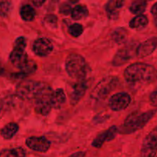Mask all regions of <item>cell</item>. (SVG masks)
Segmentation results:
<instances>
[{
	"label": "cell",
	"instance_id": "8d00e7d4",
	"mask_svg": "<svg viewBox=\"0 0 157 157\" xmlns=\"http://www.w3.org/2000/svg\"><path fill=\"white\" fill-rule=\"evenodd\" d=\"M2 110V105H1V104H0V115H1Z\"/></svg>",
	"mask_w": 157,
	"mask_h": 157
},
{
	"label": "cell",
	"instance_id": "4316f807",
	"mask_svg": "<svg viewBox=\"0 0 157 157\" xmlns=\"http://www.w3.org/2000/svg\"><path fill=\"white\" fill-rule=\"evenodd\" d=\"M12 10V4L9 2H0V16L6 17L9 15Z\"/></svg>",
	"mask_w": 157,
	"mask_h": 157
},
{
	"label": "cell",
	"instance_id": "83f0119b",
	"mask_svg": "<svg viewBox=\"0 0 157 157\" xmlns=\"http://www.w3.org/2000/svg\"><path fill=\"white\" fill-rule=\"evenodd\" d=\"M26 46V40L23 36L19 37L15 40L14 43V48L20 49V50H25Z\"/></svg>",
	"mask_w": 157,
	"mask_h": 157
},
{
	"label": "cell",
	"instance_id": "277c9868",
	"mask_svg": "<svg viewBox=\"0 0 157 157\" xmlns=\"http://www.w3.org/2000/svg\"><path fill=\"white\" fill-rule=\"evenodd\" d=\"M120 84L119 78L117 77L109 76L101 80L91 92L90 98L92 100L101 101L105 99L113 90H114Z\"/></svg>",
	"mask_w": 157,
	"mask_h": 157
},
{
	"label": "cell",
	"instance_id": "4fadbf2b",
	"mask_svg": "<svg viewBox=\"0 0 157 157\" xmlns=\"http://www.w3.org/2000/svg\"><path fill=\"white\" fill-rule=\"evenodd\" d=\"M9 60L12 65L19 70H22L29 62V58L25 50L13 48L9 55Z\"/></svg>",
	"mask_w": 157,
	"mask_h": 157
},
{
	"label": "cell",
	"instance_id": "7a4b0ae2",
	"mask_svg": "<svg viewBox=\"0 0 157 157\" xmlns=\"http://www.w3.org/2000/svg\"><path fill=\"white\" fill-rule=\"evenodd\" d=\"M157 110H151L144 113H134L127 117L121 127V132L124 134H130L144 128L149 121L154 117Z\"/></svg>",
	"mask_w": 157,
	"mask_h": 157
},
{
	"label": "cell",
	"instance_id": "74e56055",
	"mask_svg": "<svg viewBox=\"0 0 157 157\" xmlns=\"http://www.w3.org/2000/svg\"><path fill=\"white\" fill-rule=\"evenodd\" d=\"M156 90H157V87H156Z\"/></svg>",
	"mask_w": 157,
	"mask_h": 157
},
{
	"label": "cell",
	"instance_id": "e575fe53",
	"mask_svg": "<svg viewBox=\"0 0 157 157\" xmlns=\"http://www.w3.org/2000/svg\"><path fill=\"white\" fill-rule=\"evenodd\" d=\"M68 1L70 2L71 3H72V4H75V3H77L79 2V0H68Z\"/></svg>",
	"mask_w": 157,
	"mask_h": 157
},
{
	"label": "cell",
	"instance_id": "f1b7e54d",
	"mask_svg": "<svg viewBox=\"0 0 157 157\" xmlns=\"http://www.w3.org/2000/svg\"><path fill=\"white\" fill-rule=\"evenodd\" d=\"M71 8L70 5L67 4V3H64L60 6L59 12L60 13L63 14V15H68L70 12H71Z\"/></svg>",
	"mask_w": 157,
	"mask_h": 157
},
{
	"label": "cell",
	"instance_id": "44dd1931",
	"mask_svg": "<svg viewBox=\"0 0 157 157\" xmlns=\"http://www.w3.org/2000/svg\"><path fill=\"white\" fill-rule=\"evenodd\" d=\"M20 15L24 21H32L35 17V9L30 5H25L20 9Z\"/></svg>",
	"mask_w": 157,
	"mask_h": 157
},
{
	"label": "cell",
	"instance_id": "cb8c5ba5",
	"mask_svg": "<svg viewBox=\"0 0 157 157\" xmlns=\"http://www.w3.org/2000/svg\"><path fill=\"white\" fill-rule=\"evenodd\" d=\"M35 70H36V64H35L34 61H29L28 65L26 66L24 69L21 70V71H20L19 73L16 74V75H15V77L18 78L22 79V78H26V77H28L29 75L33 74L34 72L35 71Z\"/></svg>",
	"mask_w": 157,
	"mask_h": 157
},
{
	"label": "cell",
	"instance_id": "ac0fdd59",
	"mask_svg": "<svg viewBox=\"0 0 157 157\" xmlns=\"http://www.w3.org/2000/svg\"><path fill=\"white\" fill-rule=\"evenodd\" d=\"M148 23V18L146 15H136L130 21V27L132 29H137V30H142L147 27Z\"/></svg>",
	"mask_w": 157,
	"mask_h": 157
},
{
	"label": "cell",
	"instance_id": "d6a6232c",
	"mask_svg": "<svg viewBox=\"0 0 157 157\" xmlns=\"http://www.w3.org/2000/svg\"><path fill=\"white\" fill-rule=\"evenodd\" d=\"M85 156V153L84 152H76L71 155L69 157H84Z\"/></svg>",
	"mask_w": 157,
	"mask_h": 157
},
{
	"label": "cell",
	"instance_id": "484cf974",
	"mask_svg": "<svg viewBox=\"0 0 157 157\" xmlns=\"http://www.w3.org/2000/svg\"><path fill=\"white\" fill-rule=\"evenodd\" d=\"M83 32H84V28L81 24H78V23L71 25L68 29L69 34L75 38L79 37L83 33Z\"/></svg>",
	"mask_w": 157,
	"mask_h": 157
},
{
	"label": "cell",
	"instance_id": "ffe728a7",
	"mask_svg": "<svg viewBox=\"0 0 157 157\" xmlns=\"http://www.w3.org/2000/svg\"><path fill=\"white\" fill-rule=\"evenodd\" d=\"M0 157H27L24 149L21 147H15L6 149L0 152Z\"/></svg>",
	"mask_w": 157,
	"mask_h": 157
},
{
	"label": "cell",
	"instance_id": "9a60e30c",
	"mask_svg": "<svg viewBox=\"0 0 157 157\" xmlns=\"http://www.w3.org/2000/svg\"><path fill=\"white\" fill-rule=\"evenodd\" d=\"M157 48V38H152L140 44L136 50L138 58H145L151 55Z\"/></svg>",
	"mask_w": 157,
	"mask_h": 157
},
{
	"label": "cell",
	"instance_id": "f546056e",
	"mask_svg": "<svg viewBox=\"0 0 157 157\" xmlns=\"http://www.w3.org/2000/svg\"><path fill=\"white\" fill-rule=\"evenodd\" d=\"M150 104L153 107H157V90H155L153 93L150 94Z\"/></svg>",
	"mask_w": 157,
	"mask_h": 157
},
{
	"label": "cell",
	"instance_id": "e0dca14e",
	"mask_svg": "<svg viewBox=\"0 0 157 157\" xmlns=\"http://www.w3.org/2000/svg\"><path fill=\"white\" fill-rule=\"evenodd\" d=\"M18 131V125L15 123H9L1 130V136L5 140H10Z\"/></svg>",
	"mask_w": 157,
	"mask_h": 157
},
{
	"label": "cell",
	"instance_id": "3957f363",
	"mask_svg": "<svg viewBox=\"0 0 157 157\" xmlns=\"http://www.w3.org/2000/svg\"><path fill=\"white\" fill-rule=\"evenodd\" d=\"M65 69L71 78L78 80L86 78L88 66L85 59L81 55L72 53L66 58Z\"/></svg>",
	"mask_w": 157,
	"mask_h": 157
},
{
	"label": "cell",
	"instance_id": "8992f818",
	"mask_svg": "<svg viewBox=\"0 0 157 157\" xmlns=\"http://www.w3.org/2000/svg\"><path fill=\"white\" fill-rule=\"evenodd\" d=\"M44 83L38 82L35 81H21L16 87V94L19 98L23 101H30L35 100L39 90Z\"/></svg>",
	"mask_w": 157,
	"mask_h": 157
},
{
	"label": "cell",
	"instance_id": "5bb4252c",
	"mask_svg": "<svg viewBox=\"0 0 157 157\" xmlns=\"http://www.w3.org/2000/svg\"><path fill=\"white\" fill-rule=\"evenodd\" d=\"M118 130H119V129L117 127H115V126H112L108 130L101 132L94 140L92 146L94 147H96V148H101L104 143L113 140L116 137L117 133L119 132Z\"/></svg>",
	"mask_w": 157,
	"mask_h": 157
},
{
	"label": "cell",
	"instance_id": "4dcf8cb0",
	"mask_svg": "<svg viewBox=\"0 0 157 157\" xmlns=\"http://www.w3.org/2000/svg\"><path fill=\"white\" fill-rule=\"evenodd\" d=\"M45 21L49 25H53L54 24H56L57 23V17L53 15H50L46 16L45 18Z\"/></svg>",
	"mask_w": 157,
	"mask_h": 157
},
{
	"label": "cell",
	"instance_id": "ba28073f",
	"mask_svg": "<svg viewBox=\"0 0 157 157\" xmlns=\"http://www.w3.org/2000/svg\"><path fill=\"white\" fill-rule=\"evenodd\" d=\"M136 48L137 46L133 43L126 44L125 46L121 48L115 55L112 61V64L116 67L125 64L133 58V55H136Z\"/></svg>",
	"mask_w": 157,
	"mask_h": 157
},
{
	"label": "cell",
	"instance_id": "f35d334b",
	"mask_svg": "<svg viewBox=\"0 0 157 157\" xmlns=\"http://www.w3.org/2000/svg\"><path fill=\"white\" fill-rule=\"evenodd\" d=\"M147 1H148V0H147Z\"/></svg>",
	"mask_w": 157,
	"mask_h": 157
},
{
	"label": "cell",
	"instance_id": "6da1fadb",
	"mask_svg": "<svg viewBox=\"0 0 157 157\" xmlns=\"http://www.w3.org/2000/svg\"><path fill=\"white\" fill-rule=\"evenodd\" d=\"M124 76L126 81L130 84H151L157 80V69L146 63H133L125 69Z\"/></svg>",
	"mask_w": 157,
	"mask_h": 157
},
{
	"label": "cell",
	"instance_id": "d590c367",
	"mask_svg": "<svg viewBox=\"0 0 157 157\" xmlns=\"http://www.w3.org/2000/svg\"><path fill=\"white\" fill-rule=\"evenodd\" d=\"M154 24H155V25H156V27L157 28V17L154 18Z\"/></svg>",
	"mask_w": 157,
	"mask_h": 157
},
{
	"label": "cell",
	"instance_id": "9c48e42d",
	"mask_svg": "<svg viewBox=\"0 0 157 157\" xmlns=\"http://www.w3.org/2000/svg\"><path fill=\"white\" fill-rule=\"evenodd\" d=\"M131 102L130 94L126 92H121L113 94L109 100V106L113 111L125 110Z\"/></svg>",
	"mask_w": 157,
	"mask_h": 157
},
{
	"label": "cell",
	"instance_id": "d6986e66",
	"mask_svg": "<svg viewBox=\"0 0 157 157\" xmlns=\"http://www.w3.org/2000/svg\"><path fill=\"white\" fill-rule=\"evenodd\" d=\"M147 0H133L130 6V11L134 15H143L147 9Z\"/></svg>",
	"mask_w": 157,
	"mask_h": 157
},
{
	"label": "cell",
	"instance_id": "d4e9b609",
	"mask_svg": "<svg viewBox=\"0 0 157 157\" xmlns=\"http://www.w3.org/2000/svg\"><path fill=\"white\" fill-rule=\"evenodd\" d=\"M119 9L116 4V1L110 0L106 6V11L110 18H116L118 16V12L117 9Z\"/></svg>",
	"mask_w": 157,
	"mask_h": 157
},
{
	"label": "cell",
	"instance_id": "1f68e13d",
	"mask_svg": "<svg viewBox=\"0 0 157 157\" xmlns=\"http://www.w3.org/2000/svg\"><path fill=\"white\" fill-rule=\"evenodd\" d=\"M151 13L154 16V18L157 17V2L155 3L153 7L151 8Z\"/></svg>",
	"mask_w": 157,
	"mask_h": 157
},
{
	"label": "cell",
	"instance_id": "2e32d148",
	"mask_svg": "<svg viewBox=\"0 0 157 157\" xmlns=\"http://www.w3.org/2000/svg\"><path fill=\"white\" fill-rule=\"evenodd\" d=\"M66 101V95L62 89L53 90L51 97L52 107L55 109H59L64 105Z\"/></svg>",
	"mask_w": 157,
	"mask_h": 157
},
{
	"label": "cell",
	"instance_id": "52a82bcc",
	"mask_svg": "<svg viewBox=\"0 0 157 157\" xmlns=\"http://www.w3.org/2000/svg\"><path fill=\"white\" fill-rule=\"evenodd\" d=\"M157 126L144 138L140 157H157Z\"/></svg>",
	"mask_w": 157,
	"mask_h": 157
},
{
	"label": "cell",
	"instance_id": "603a6c76",
	"mask_svg": "<svg viewBox=\"0 0 157 157\" xmlns=\"http://www.w3.org/2000/svg\"><path fill=\"white\" fill-rule=\"evenodd\" d=\"M71 17L75 20H80L86 18L88 15V10L87 8L81 5L76 6L71 10Z\"/></svg>",
	"mask_w": 157,
	"mask_h": 157
},
{
	"label": "cell",
	"instance_id": "8fae6325",
	"mask_svg": "<svg viewBox=\"0 0 157 157\" xmlns=\"http://www.w3.org/2000/svg\"><path fill=\"white\" fill-rule=\"evenodd\" d=\"M26 145L31 150L45 153L51 147V142L44 136H31L26 140Z\"/></svg>",
	"mask_w": 157,
	"mask_h": 157
},
{
	"label": "cell",
	"instance_id": "7c38bea8",
	"mask_svg": "<svg viewBox=\"0 0 157 157\" xmlns=\"http://www.w3.org/2000/svg\"><path fill=\"white\" fill-rule=\"evenodd\" d=\"M34 53L39 57H46L53 50V45L50 40L45 38H40L35 40L32 45Z\"/></svg>",
	"mask_w": 157,
	"mask_h": 157
},
{
	"label": "cell",
	"instance_id": "7402d4cb",
	"mask_svg": "<svg viewBox=\"0 0 157 157\" xmlns=\"http://www.w3.org/2000/svg\"><path fill=\"white\" fill-rule=\"evenodd\" d=\"M111 38L115 43L121 44V43L125 42L127 38V32L124 28L116 29L111 35Z\"/></svg>",
	"mask_w": 157,
	"mask_h": 157
},
{
	"label": "cell",
	"instance_id": "30bf717a",
	"mask_svg": "<svg viewBox=\"0 0 157 157\" xmlns=\"http://www.w3.org/2000/svg\"><path fill=\"white\" fill-rule=\"evenodd\" d=\"M71 86V90L70 91V102L72 105H75L81 101L88 87L86 78L78 79Z\"/></svg>",
	"mask_w": 157,
	"mask_h": 157
},
{
	"label": "cell",
	"instance_id": "5b68a950",
	"mask_svg": "<svg viewBox=\"0 0 157 157\" xmlns=\"http://www.w3.org/2000/svg\"><path fill=\"white\" fill-rule=\"evenodd\" d=\"M53 90L49 85L44 83L41 90L35 98V110L38 114L47 116L52 110L51 97Z\"/></svg>",
	"mask_w": 157,
	"mask_h": 157
},
{
	"label": "cell",
	"instance_id": "836d02e7",
	"mask_svg": "<svg viewBox=\"0 0 157 157\" xmlns=\"http://www.w3.org/2000/svg\"><path fill=\"white\" fill-rule=\"evenodd\" d=\"M46 0H33V3L36 6H41L44 3Z\"/></svg>",
	"mask_w": 157,
	"mask_h": 157
}]
</instances>
